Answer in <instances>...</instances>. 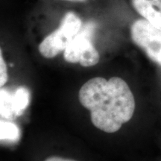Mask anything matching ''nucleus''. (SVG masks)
<instances>
[{
  "label": "nucleus",
  "mask_w": 161,
  "mask_h": 161,
  "mask_svg": "<svg viewBox=\"0 0 161 161\" xmlns=\"http://www.w3.org/2000/svg\"><path fill=\"white\" fill-rule=\"evenodd\" d=\"M104 4L89 10L81 29L63 52L64 59L67 63L79 64L84 67H90L98 64L100 53L96 46L95 40L100 23L96 15Z\"/></svg>",
  "instance_id": "7ed1b4c3"
},
{
  "label": "nucleus",
  "mask_w": 161,
  "mask_h": 161,
  "mask_svg": "<svg viewBox=\"0 0 161 161\" xmlns=\"http://www.w3.org/2000/svg\"><path fill=\"white\" fill-rule=\"evenodd\" d=\"M11 99L16 116H21L29 104V91L24 86L18 87L14 93H11Z\"/></svg>",
  "instance_id": "423d86ee"
},
{
  "label": "nucleus",
  "mask_w": 161,
  "mask_h": 161,
  "mask_svg": "<svg viewBox=\"0 0 161 161\" xmlns=\"http://www.w3.org/2000/svg\"><path fill=\"white\" fill-rule=\"evenodd\" d=\"M60 5L68 7L78 8H88L106 3L110 0H49Z\"/></svg>",
  "instance_id": "1a4fd4ad"
},
{
  "label": "nucleus",
  "mask_w": 161,
  "mask_h": 161,
  "mask_svg": "<svg viewBox=\"0 0 161 161\" xmlns=\"http://www.w3.org/2000/svg\"><path fill=\"white\" fill-rule=\"evenodd\" d=\"M8 79V66L4 58L3 50H0V86H3L6 84Z\"/></svg>",
  "instance_id": "9d476101"
},
{
  "label": "nucleus",
  "mask_w": 161,
  "mask_h": 161,
  "mask_svg": "<svg viewBox=\"0 0 161 161\" xmlns=\"http://www.w3.org/2000/svg\"><path fill=\"white\" fill-rule=\"evenodd\" d=\"M0 100H1V116L5 119L12 120L17 117L14 111L13 104H12L11 93L7 90L1 88L0 91Z\"/></svg>",
  "instance_id": "6e6552de"
},
{
  "label": "nucleus",
  "mask_w": 161,
  "mask_h": 161,
  "mask_svg": "<svg viewBox=\"0 0 161 161\" xmlns=\"http://www.w3.org/2000/svg\"><path fill=\"white\" fill-rule=\"evenodd\" d=\"M21 133L17 125L9 121L0 122V139L3 142H15L20 139Z\"/></svg>",
  "instance_id": "0eeeda50"
},
{
  "label": "nucleus",
  "mask_w": 161,
  "mask_h": 161,
  "mask_svg": "<svg viewBox=\"0 0 161 161\" xmlns=\"http://www.w3.org/2000/svg\"><path fill=\"white\" fill-rule=\"evenodd\" d=\"M130 3L142 19L161 30V0H130Z\"/></svg>",
  "instance_id": "39448f33"
},
{
  "label": "nucleus",
  "mask_w": 161,
  "mask_h": 161,
  "mask_svg": "<svg viewBox=\"0 0 161 161\" xmlns=\"http://www.w3.org/2000/svg\"><path fill=\"white\" fill-rule=\"evenodd\" d=\"M49 2L53 7L57 23L55 27L40 42L37 49L42 57L46 59H53L63 53L80 31L91 8H78Z\"/></svg>",
  "instance_id": "f03ea898"
},
{
  "label": "nucleus",
  "mask_w": 161,
  "mask_h": 161,
  "mask_svg": "<svg viewBox=\"0 0 161 161\" xmlns=\"http://www.w3.org/2000/svg\"><path fill=\"white\" fill-rule=\"evenodd\" d=\"M130 34L134 43L151 60L161 66V30L141 18L133 22Z\"/></svg>",
  "instance_id": "20e7f679"
},
{
  "label": "nucleus",
  "mask_w": 161,
  "mask_h": 161,
  "mask_svg": "<svg viewBox=\"0 0 161 161\" xmlns=\"http://www.w3.org/2000/svg\"><path fill=\"white\" fill-rule=\"evenodd\" d=\"M80 103L90 111L92 123L106 133H115L131 119L135 111L134 94L125 80L91 78L80 87Z\"/></svg>",
  "instance_id": "f257e3e1"
}]
</instances>
